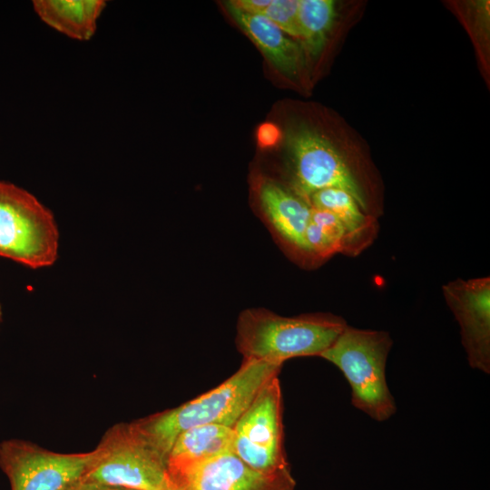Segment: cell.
<instances>
[{
  "mask_svg": "<svg viewBox=\"0 0 490 490\" xmlns=\"http://www.w3.org/2000/svg\"><path fill=\"white\" fill-rule=\"evenodd\" d=\"M282 365L243 360L240 368L215 388L177 407L132 422L143 438L167 460L181 433L205 425L233 428L261 388L279 376Z\"/></svg>",
  "mask_w": 490,
  "mask_h": 490,
  "instance_id": "6da1fadb",
  "label": "cell"
},
{
  "mask_svg": "<svg viewBox=\"0 0 490 490\" xmlns=\"http://www.w3.org/2000/svg\"><path fill=\"white\" fill-rule=\"evenodd\" d=\"M347 325L343 318L330 313L283 317L249 309L238 318L236 344L244 360L282 365L292 358L319 357Z\"/></svg>",
  "mask_w": 490,
  "mask_h": 490,
  "instance_id": "7a4b0ae2",
  "label": "cell"
},
{
  "mask_svg": "<svg viewBox=\"0 0 490 490\" xmlns=\"http://www.w3.org/2000/svg\"><path fill=\"white\" fill-rule=\"evenodd\" d=\"M393 340L381 330L347 325L319 357L335 365L351 387V403L372 419L383 422L397 411L386 378V365Z\"/></svg>",
  "mask_w": 490,
  "mask_h": 490,
  "instance_id": "3957f363",
  "label": "cell"
},
{
  "mask_svg": "<svg viewBox=\"0 0 490 490\" xmlns=\"http://www.w3.org/2000/svg\"><path fill=\"white\" fill-rule=\"evenodd\" d=\"M83 478L132 490H178L166 458L131 423L110 427Z\"/></svg>",
  "mask_w": 490,
  "mask_h": 490,
  "instance_id": "277c9868",
  "label": "cell"
},
{
  "mask_svg": "<svg viewBox=\"0 0 490 490\" xmlns=\"http://www.w3.org/2000/svg\"><path fill=\"white\" fill-rule=\"evenodd\" d=\"M58 239L50 210L27 191L0 181V256L33 269L50 266Z\"/></svg>",
  "mask_w": 490,
  "mask_h": 490,
  "instance_id": "5b68a950",
  "label": "cell"
},
{
  "mask_svg": "<svg viewBox=\"0 0 490 490\" xmlns=\"http://www.w3.org/2000/svg\"><path fill=\"white\" fill-rule=\"evenodd\" d=\"M287 146L296 194L309 201L319 190L341 189L351 194L367 212L366 194L357 176L327 138L313 129L299 127L289 133Z\"/></svg>",
  "mask_w": 490,
  "mask_h": 490,
  "instance_id": "8992f818",
  "label": "cell"
},
{
  "mask_svg": "<svg viewBox=\"0 0 490 490\" xmlns=\"http://www.w3.org/2000/svg\"><path fill=\"white\" fill-rule=\"evenodd\" d=\"M233 452L263 473L289 469L284 448L282 392L278 377L267 383L233 426Z\"/></svg>",
  "mask_w": 490,
  "mask_h": 490,
  "instance_id": "52a82bcc",
  "label": "cell"
},
{
  "mask_svg": "<svg viewBox=\"0 0 490 490\" xmlns=\"http://www.w3.org/2000/svg\"><path fill=\"white\" fill-rule=\"evenodd\" d=\"M93 456V450L57 453L21 439L0 443V468L11 490H65L84 475Z\"/></svg>",
  "mask_w": 490,
  "mask_h": 490,
  "instance_id": "ba28073f",
  "label": "cell"
},
{
  "mask_svg": "<svg viewBox=\"0 0 490 490\" xmlns=\"http://www.w3.org/2000/svg\"><path fill=\"white\" fill-rule=\"evenodd\" d=\"M460 329L470 367L490 373V279H456L443 287Z\"/></svg>",
  "mask_w": 490,
  "mask_h": 490,
  "instance_id": "9c48e42d",
  "label": "cell"
},
{
  "mask_svg": "<svg viewBox=\"0 0 490 490\" xmlns=\"http://www.w3.org/2000/svg\"><path fill=\"white\" fill-rule=\"evenodd\" d=\"M170 474L178 490H294L296 486L290 468L260 472L233 451Z\"/></svg>",
  "mask_w": 490,
  "mask_h": 490,
  "instance_id": "30bf717a",
  "label": "cell"
},
{
  "mask_svg": "<svg viewBox=\"0 0 490 490\" xmlns=\"http://www.w3.org/2000/svg\"><path fill=\"white\" fill-rule=\"evenodd\" d=\"M257 197L276 234L291 249L305 253L304 236L312 209L309 201L269 179L259 181Z\"/></svg>",
  "mask_w": 490,
  "mask_h": 490,
  "instance_id": "8fae6325",
  "label": "cell"
},
{
  "mask_svg": "<svg viewBox=\"0 0 490 490\" xmlns=\"http://www.w3.org/2000/svg\"><path fill=\"white\" fill-rule=\"evenodd\" d=\"M225 5L233 20L267 59L282 74L296 77L302 64V53L298 44L266 17L243 13L229 2Z\"/></svg>",
  "mask_w": 490,
  "mask_h": 490,
  "instance_id": "7c38bea8",
  "label": "cell"
},
{
  "mask_svg": "<svg viewBox=\"0 0 490 490\" xmlns=\"http://www.w3.org/2000/svg\"><path fill=\"white\" fill-rule=\"evenodd\" d=\"M233 442L231 427L217 424L191 427L179 435L167 456L169 472L186 469L233 451Z\"/></svg>",
  "mask_w": 490,
  "mask_h": 490,
  "instance_id": "4fadbf2b",
  "label": "cell"
},
{
  "mask_svg": "<svg viewBox=\"0 0 490 490\" xmlns=\"http://www.w3.org/2000/svg\"><path fill=\"white\" fill-rule=\"evenodd\" d=\"M38 16L49 26L80 41L93 37L106 6L103 0H34Z\"/></svg>",
  "mask_w": 490,
  "mask_h": 490,
  "instance_id": "5bb4252c",
  "label": "cell"
},
{
  "mask_svg": "<svg viewBox=\"0 0 490 490\" xmlns=\"http://www.w3.org/2000/svg\"><path fill=\"white\" fill-rule=\"evenodd\" d=\"M311 207L335 214L345 227L350 240L352 254L368 246L377 230L376 219L364 211L351 194L338 188L314 192L309 199Z\"/></svg>",
  "mask_w": 490,
  "mask_h": 490,
  "instance_id": "9a60e30c",
  "label": "cell"
},
{
  "mask_svg": "<svg viewBox=\"0 0 490 490\" xmlns=\"http://www.w3.org/2000/svg\"><path fill=\"white\" fill-rule=\"evenodd\" d=\"M332 0H299V24L300 40L313 56L324 49L336 18Z\"/></svg>",
  "mask_w": 490,
  "mask_h": 490,
  "instance_id": "2e32d148",
  "label": "cell"
},
{
  "mask_svg": "<svg viewBox=\"0 0 490 490\" xmlns=\"http://www.w3.org/2000/svg\"><path fill=\"white\" fill-rule=\"evenodd\" d=\"M299 4V0H271L260 15L266 17L286 34L300 39Z\"/></svg>",
  "mask_w": 490,
  "mask_h": 490,
  "instance_id": "e0dca14e",
  "label": "cell"
},
{
  "mask_svg": "<svg viewBox=\"0 0 490 490\" xmlns=\"http://www.w3.org/2000/svg\"><path fill=\"white\" fill-rule=\"evenodd\" d=\"M280 136L279 129L270 122L261 124L257 130L258 142L264 148L276 145L279 141Z\"/></svg>",
  "mask_w": 490,
  "mask_h": 490,
  "instance_id": "ac0fdd59",
  "label": "cell"
},
{
  "mask_svg": "<svg viewBox=\"0 0 490 490\" xmlns=\"http://www.w3.org/2000/svg\"><path fill=\"white\" fill-rule=\"evenodd\" d=\"M271 0H235L229 3L238 10L250 15H261Z\"/></svg>",
  "mask_w": 490,
  "mask_h": 490,
  "instance_id": "d6986e66",
  "label": "cell"
},
{
  "mask_svg": "<svg viewBox=\"0 0 490 490\" xmlns=\"http://www.w3.org/2000/svg\"><path fill=\"white\" fill-rule=\"evenodd\" d=\"M65 490H132L82 477Z\"/></svg>",
  "mask_w": 490,
  "mask_h": 490,
  "instance_id": "ffe728a7",
  "label": "cell"
},
{
  "mask_svg": "<svg viewBox=\"0 0 490 490\" xmlns=\"http://www.w3.org/2000/svg\"><path fill=\"white\" fill-rule=\"evenodd\" d=\"M2 321V309H1V305H0V323Z\"/></svg>",
  "mask_w": 490,
  "mask_h": 490,
  "instance_id": "44dd1931",
  "label": "cell"
}]
</instances>
